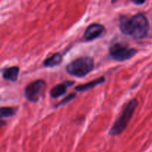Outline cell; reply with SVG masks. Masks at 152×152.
Instances as JSON below:
<instances>
[{"instance_id":"6da1fadb","label":"cell","mask_w":152,"mask_h":152,"mask_svg":"<svg viewBox=\"0 0 152 152\" xmlns=\"http://www.w3.org/2000/svg\"><path fill=\"white\" fill-rule=\"evenodd\" d=\"M119 27L123 34L141 39L145 38L148 34L149 22L145 15L137 13L131 17L122 16L120 18Z\"/></svg>"},{"instance_id":"7a4b0ae2","label":"cell","mask_w":152,"mask_h":152,"mask_svg":"<svg viewBox=\"0 0 152 152\" xmlns=\"http://www.w3.org/2000/svg\"><path fill=\"white\" fill-rule=\"evenodd\" d=\"M137 105L138 101L137 99H132L126 105L122 114L110 129L109 134L111 136L120 135L126 130Z\"/></svg>"},{"instance_id":"3957f363","label":"cell","mask_w":152,"mask_h":152,"mask_svg":"<svg viewBox=\"0 0 152 152\" xmlns=\"http://www.w3.org/2000/svg\"><path fill=\"white\" fill-rule=\"evenodd\" d=\"M94 68V59L89 56H84L74 59L68 63L66 66V71L74 77H83L88 74Z\"/></svg>"},{"instance_id":"277c9868","label":"cell","mask_w":152,"mask_h":152,"mask_svg":"<svg viewBox=\"0 0 152 152\" xmlns=\"http://www.w3.org/2000/svg\"><path fill=\"white\" fill-rule=\"evenodd\" d=\"M47 85L42 80H37L30 83L25 89V96L28 101L37 102L45 94Z\"/></svg>"},{"instance_id":"5b68a950","label":"cell","mask_w":152,"mask_h":152,"mask_svg":"<svg viewBox=\"0 0 152 152\" xmlns=\"http://www.w3.org/2000/svg\"><path fill=\"white\" fill-rule=\"evenodd\" d=\"M137 50L135 48H129L126 45L120 42L113 44L109 48L110 56L117 61H125L135 56Z\"/></svg>"},{"instance_id":"8992f818","label":"cell","mask_w":152,"mask_h":152,"mask_svg":"<svg viewBox=\"0 0 152 152\" xmlns=\"http://www.w3.org/2000/svg\"><path fill=\"white\" fill-rule=\"evenodd\" d=\"M105 27L99 23H93L86 28L84 34V39L87 41H92L99 38L104 32Z\"/></svg>"},{"instance_id":"52a82bcc","label":"cell","mask_w":152,"mask_h":152,"mask_svg":"<svg viewBox=\"0 0 152 152\" xmlns=\"http://www.w3.org/2000/svg\"><path fill=\"white\" fill-rule=\"evenodd\" d=\"M73 84H74V82H66V83L56 85L50 90V96L53 98H57L59 97L60 96H62V95L66 93L67 88H68V86H72Z\"/></svg>"},{"instance_id":"ba28073f","label":"cell","mask_w":152,"mask_h":152,"mask_svg":"<svg viewBox=\"0 0 152 152\" xmlns=\"http://www.w3.org/2000/svg\"><path fill=\"white\" fill-rule=\"evenodd\" d=\"M19 68L17 66L4 68L2 71V77L4 80L10 82H16L19 76Z\"/></svg>"},{"instance_id":"9c48e42d","label":"cell","mask_w":152,"mask_h":152,"mask_svg":"<svg viewBox=\"0 0 152 152\" xmlns=\"http://www.w3.org/2000/svg\"><path fill=\"white\" fill-rule=\"evenodd\" d=\"M62 56L60 53H56L52 55L50 57L47 58L43 62V65L45 67L48 68H53V67L57 66L62 62Z\"/></svg>"},{"instance_id":"30bf717a","label":"cell","mask_w":152,"mask_h":152,"mask_svg":"<svg viewBox=\"0 0 152 152\" xmlns=\"http://www.w3.org/2000/svg\"><path fill=\"white\" fill-rule=\"evenodd\" d=\"M105 81V78L104 77H99V78L96 79V80H93V81H91L90 83H88L84 85H80L76 87V90L77 91H87L88 89H91L93 88L96 87V86H99V84H102V83H104Z\"/></svg>"},{"instance_id":"8fae6325","label":"cell","mask_w":152,"mask_h":152,"mask_svg":"<svg viewBox=\"0 0 152 152\" xmlns=\"http://www.w3.org/2000/svg\"><path fill=\"white\" fill-rule=\"evenodd\" d=\"M17 111V108L14 107H1L0 109V117L1 118L13 117Z\"/></svg>"},{"instance_id":"7c38bea8","label":"cell","mask_w":152,"mask_h":152,"mask_svg":"<svg viewBox=\"0 0 152 152\" xmlns=\"http://www.w3.org/2000/svg\"><path fill=\"white\" fill-rule=\"evenodd\" d=\"M75 97H76L75 94H71L70 95L67 96L65 99H62V100L61 101L59 104H58L57 106H59V105H65V104H67L68 102H71V100H73V99H74Z\"/></svg>"},{"instance_id":"4fadbf2b","label":"cell","mask_w":152,"mask_h":152,"mask_svg":"<svg viewBox=\"0 0 152 152\" xmlns=\"http://www.w3.org/2000/svg\"><path fill=\"white\" fill-rule=\"evenodd\" d=\"M132 1L136 4H142L143 3H145L146 0H132Z\"/></svg>"},{"instance_id":"5bb4252c","label":"cell","mask_w":152,"mask_h":152,"mask_svg":"<svg viewBox=\"0 0 152 152\" xmlns=\"http://www.w3.org/2000/svg\"><path fill=\"white\" fill-rule=\"evenodd\" d=\"M117 1H118V0H111V2H112L113 4H114V3L117 2Z\"/></svg>"}]
</instances>
